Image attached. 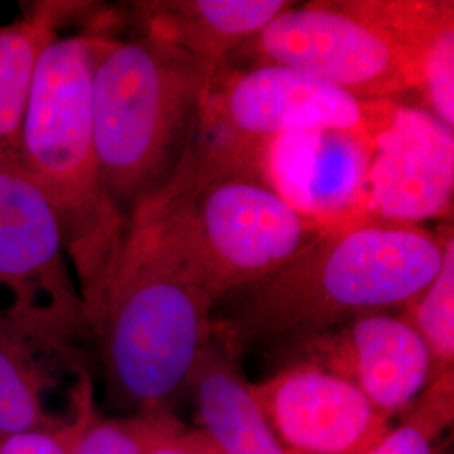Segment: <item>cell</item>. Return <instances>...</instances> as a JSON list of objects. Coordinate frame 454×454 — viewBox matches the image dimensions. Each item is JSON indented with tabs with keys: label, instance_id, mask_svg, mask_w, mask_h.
<instances>
[{
	"label": "cell",
	"instance_id": "obj_1",
	"mask_svg": "<svg viewBox=\"0 0 454 454\" xmlns=\"http://www.w3.org/2000/svg\"><path fill=\"white\" fill-rule=\"evenodd\" d=\"M215 301L177 197L131 212L114 264L84 309L110 401L135 414L172 411L212 340Z\"/></svg>",
	"mask_w": 454,
	"mask_h": 454
},
{
	"label": "cell",
	"instance_id": "obj_2",
	"mask_svg": "<svg viewBox=\"0 0 454 454\" xmlns=\"http://www.w3.org/2000/svg\"><path fill=\"white\" fill-rule=\"evenodd\" d=\"M453 229L365 217L324 227L293 260L231 293L212 337L236 356L298 347L358 315L406 307L438 275ZM215 303V305H217Z\"/></svg>",
	"mask_w": 454,
	"mask_h": 454
},
{
	"label": "cell",
	"instance_id": "obj_3",
	"mask_svg": "<svg viewBox=\"0 0 454 454\" xmlns=\"http://www.w3.org/2000/svg\"><path fill=\"white\" fill-rule=\"evenodd\" d=\"M98 39L99 34L56 37L44 49L17 155L19 170L59 221L82 311L101 290L127 227L105 187L95 146L91 76Z\"/></svg>",
	"mask_w": 454,
	"mask_h": 454
},
{
	"label": "cell",
	"instance_id": "obj_4",
	"mask_svg": "<svg viewBox=\"0 0 454 454\" xmlns=\"http://www.w3.org/2000/svg\"><path fill=\"white\" fill-rule=\"evenodd\" d=\"M219 66L162 41L99 35L91 76L101 176L127 221L184 162Z\"/></svg>",
	"mask_w": 454,
	"mask_h": 454
},
{
	"label": "cell",
	"instance_id": "obj_5",
	"mask_svg": "<svg viewBox=\"0 0 454 454\" xmlns=\"http://www.w3.org/2000/svg\"><path fill=\"white\" fill-rule=\"evenodd\" d=\"M454 26L451 0L294 4L243 48L258 65L288 66L364 99L421 91L433 41Z\"/></svg>",
	"mask_w": 454,
	"mask_h": 454
},
{
	"label": "cell",
	"instance_id": "obj_6",
	"mask_svg": "<svg viewBox=\"0 0 454 454\" xmlns=\"http://www.w3.org/2000/svg\"><path fill=\"white\" fill-rule=\"evenodd\" d=\"M397 105L354 97L288 66L256 65L244 71L219 66L177 177L195 185L231 174L262 176L266 152L276 138L317 130L358 131L375 138Z\"/></svg>",
	"mask_w": 454,
	"mask_h": 454
},
{
	"label": "cell",
	"instance_id": "obj_7",
	"mask_svg": "<svg viewBox=\"0 0 454 454\" xmlns=\"http://www.w3.org/2000/svg\"><path fill=\"white\" fill-rule=\"evenodd\" d=\"M214 301L293 260L324 229L296 211L260 174H231L197 185H167Z\"/></svg>",
	"mask_w": 454,
	"mask_h": 454
},
{
	"label": "cell",
	"instance_id": "obj_8",
	"mask_svg": "<svg viewBox=\"0 0 454 454\" xmlns=\"http://www.w3.org/2000/svg\"><path fill=\"white\" fill-rule=\"evenodd\" d=\"M63 231L48 199L19 168L0 167V290L17 317L90 337Z\"/></svg>",
	"mask_w": 454,
	"mask_h": 454
},
{
	"label": "cell",
	"instance_id": "obj_9",
	"mask_svg": "<svg viewBox=\"0 0 454 454\" xmlns=\"http://www.w3.org/2000/svg\"><path fill=\"white\" fill-rule=\"evenodd\" d=\"M253 387L286 454H369L394 429L354 384L309 362L293 360Z\"/></svg>",
	"mask_w": 454,
	"mask_h": 454
},
{
	"label": "cell",
	"instance_id": "obj_10",
	"mask_svg": "<svg viewBox=\"0 0 454 454\" xmlns=\"http://www.w3.org/2000/svg\"><path fill=\"white\" fill-rule=\"evenodd\" d=\"M454 130L421 106L397 105L375 137L367 211L387 223L421 226L453 212Z\"/></svg>",
	"mask_w": 454,
	"mask_h": 454
},
{
	"label": "cell",
	"instance_id": "obj_11",
	"mask_svg": "<svg viewBox=\"0 0 454 454\" xmlns=\"http://www.w3.org/2000/svg\"><path fill=\"white\" fill-rule=\"evenodd\" d=\"M293 350L294 360L354 384L390 419L403 416L431 384L429 350L404 315L364 313Z\"/></svg>",
	"mask_w": 454,
	"mask_h": 454
},
{
	"label": "cell",
	"instance_id": "obj_12",
	"mask_svg": "<svg viewBox=\"0 0 454 454\" xmlns=\"http://www.w3.org/2000/svg\"><path fill=\"white\" fill-rule=\"evenodd\" d=\"M373 137L347 130L292 133L270 145L262 176L285 200L318 226L372 217L367 176Z\"/></svg>",
	"mask_w": 454,
	"mask_h": 454
},
{
	"label": "cell",
	"instance_id": "obj_13",
	"mask_svg": "<svg viewBox=\"0 0 454 454\" xmlns=\"http://www.w3.org/2000/svg\"><path fill=\"white\" fill-rule=\"evenodd\" d=\"M76 339L0 309V436L59 426L49 409L63 371L82 372Z\"/></svg>",
	"mask_w": 454,
	"mask_h": 454
},
{
	"label": "cell",
	"instance_id": "obj_14",
	"mask_svg": "<svg viewBox=\"0 0 454 454\" xmlns=\"http://www.w3.org/2000/svg\"><path fill=\"white\" fill-rule=\"evenodd\" d=\"M293 2L285 0H159L135 4L142 35L223 66Z\"/></svg>",
	"mask_w": 454,
	"mask_h": 454
},
{
	"label": "cell",
	"instance_id": "obj_15",
	"mask_svg": "<svg viewBox=\"0 0 454 454\" xmlns=\"http://www.w3.org/2000/svg\"><path fill=\"white\" fill-rule=\"evenodd\" d=\"M199 431L221 454H286L261 409L239 356L212 337L187 382Z\"/></svg>",
	"mask_w": 454,
	"mask_h": 454
},
{
	"label": "cell",
	"instance_id": "obj_16",
	"mask_svg": "<svg viewBox=\"0 0 454 454\" xmlns=\"http://www.w3.org/2000/svg\"><path fill=\"white\" fill-rule=\"evenodd\" d=\"M46 12L0 27V167L19 168V142L41 54L58 34Z\"/></svg>",
	"mask_w": 454,
	"mask_h": 454
},
{
	"label": "cell",
	"instance_id": "obj_17",
	"mask_svg": "<svg viewBox=\"0 0 454 454\" xmlns=\"http://www.w3.org/2000/svg\"><path fill=\"white\" fill-rule=\"evenodd\" d=\"M404 317L416 328L431 357L434 382L454 372V238L450 236L438 275L404 307Z\"/></svg>",
	"mask_w": 454,
	"mask_h": 454
},
{
	"label": "cell",
	"instance_id": "obj_18",
	"mask_svg": "<svg viewBox=\"0 0 454 454\" xmlns=\"http://www.w3.org/2000/svg\"><path fill=\"white\" fill-rule=\"evenodd\" d=\"M63 431L69 454H142L127 418H106L98 411L88 372L71 389Z\"/></svg>",
	"mask_w": 454,
	"mask_h": 454
},
{
	"label": "cell",
	"instance_id": "obj_19",
	"mask_svg": "<svg viewBox=\"0 0 454 454\" xmlns=\"http://www.w3.org/2000/svg\"><path fill=\"white\" fill-rule=\"evenodd\" d=\"M454 372L427 386L403 421L369 454H436L438 439L453 424Z\"/></svg>",
	"mask_w": 454,
	"mask_h": 454
},
{
	"label": "cell",
	"instance_id": "obj_20",
	"mask_svg": "<svg viewBox=\"0 0 454 454\" xmlns=\"http://www.w3.org/2000/svg\"><path fill=\"white\" fill-rule=\"evenodd\" d=\"M142 454H221L199 429L180 422L172 411L127 416Z\"/></svg>",
	"mask_w": 454,
	"mask_h": 454
},
{
	"label": "cell",
	"instance_id": "obj_21",
	"mask_svg": "<svg viewBox=\"0 0 454 454\" xmlns=\"http://www.w3.org/2000/svg\"><path fill=\"white\" fill-rule=\"evenodd\" d=\"M421 93L429 112L454 127V26L444 29L433 41L422 69Z\"/></svg>",
	"mask_w": 454,
	"mask_h": 454
},
{
	"label": "cell",
	"instance_id": "obj_22",
	"mask_svg": "<svg viewBox=\"0 0 454 454\" xmlns=\"http://www.w3.org/2000/svg\"><path fill=\"white\" fill-rule=\"evenodd\" d=\"M63 424L0 436V454H69Z\"/></svg>",
	"mask_w": 454,
	"mask_h": 454
},
{
	"label": "cell",
	"instance_id": "obj_23",
	"mask_svg": "<svg viewBox=\"0 0 454 454\" xmlns=\"http://www.w3.org/2000/svg\"><path fill=\"white\" fill-rule=\"evenodd\" d=\"M436 454H453L451 451H448V448H446V444H442V446H438V451Z\"/></svg>",
	"mask_w": 454,
	"mask_h": 454
}]
</instances>
